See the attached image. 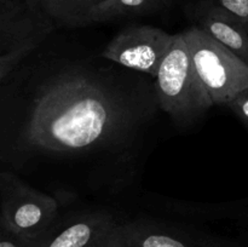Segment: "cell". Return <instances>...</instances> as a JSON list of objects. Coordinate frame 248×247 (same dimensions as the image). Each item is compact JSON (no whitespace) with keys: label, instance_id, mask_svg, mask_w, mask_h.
Listing matches in <instances>:
<instances>
[{"label":"cell","instance_id":"1","mask_svg":"<svg viewBox=\"0 0 248 247\" xmlns=\"http://www.w3.org/2000/svg\"><path fill=\"white\" fill-rule=\"evenodd\" d=\"M161 110L155 79L46 43L0 81V165L21 177L81 174L87 188L133 181Z\"/></svg>","mask_w":248,"mask_h":247},{"label":"cell","instance_id":"2","mask_svg":"<svg viewBox=\"0 0 248 247\" xmlns=\"http://www.w3.org/2000/svg\"><path fill=\"white\" fill-rule=\"evenodd\" d=\"M155 87L161 111L179 127L191 126L215 106L195 70L182 33L176 34L173 45L160 65Z\"/></svg>","mask_w":248,"mask_h":247},{"label":"cell","instance_id":"3","mask_svg":"<svg viewBox=\"0 0 248 247\" xmlns=\"http://www.w3.org/2000/svg\"><path fill=\"white\" fill-rule=\"evenodd\" d=\"M194 67L215 106H225L248 90V64L198 26L181 31Z\"/></svg>","mask_w":248,"mask_h":247},{"label":"cell","instance_id":"4","mask_svg":"<svg viewBox=\"0 0 248 247\" xmlns=\"http://www.w3.org/2000/svg\"><path fill=\"white\" fill-rule=\"evenodd\" d=\"M60 200L17 173L0 171V227L36 239L60 218Z\"/></svg>","mask_w":248,"mask_h":247},{"label":"cell","instance_id":"5","mask_svg":"<svg viewBox=\"0 0 248 247\" xmlns=\"http://www.w3.org/2000/svg\"><path fill=\"white\" fill-rule=\"evenodd\" d=\"M57 29L29 0L0 2V81L40 48Z\"/></svg>","mask_w":248,"mask_h":247},{"label":"cell","instance_id":"6","mask_svg":"<svg viewBox=\"0 0 248 247\" xmlns=\"http://www.w3.org/2000/svg\"><path fill=\"white\" fill-rule=\"evenodd\" d=\"M174 40L176 34H170L157 27L130 24L114 35L104 46L101 56L155 79Z\"/></svg>","mask_w":248,"mask_h":247},{"label":"cell","instance_id":"7","mask_svg":"<svg viewBox=\"0 0 248 247\" xmlns=\"http://www.w3.org/2000/svg\"><path fill=\"white\" fill-rule=\"evenodd\" d=\"M128 247H235L237 241L183 223L137 218L120 223Z\"/></svg>","mask_w":248,"mask_h":247},{"label":"cell","instance_id":"8","mask_svg":"<svg viewBox=\"0 0 248 247\" xmlns=\"http://www.w3.org/2000/svg\"><path fill=\"white\" fill-rule=\"evenodd\" d=\"M115 224L111 213L84 211L58 218L44 234L31 239L29 247H91Z\"/></svg>","mask_w":248,"mask_h":247},{"label":"cell","instance_id":"9","mask_svg":"<svg viewBox=\"0 0 248 247\" xmlns=\"http://www.w3.org/2000/svg\"><path fill=\"white\" fill-rule=\"evenodd\" d=\"M189 18L213 39L239 56L248 64L247 26L215 0H198L189 9Z\"/></svg>","mask_w":248,"mask_h":247},{"label":"cell","instance_id":"10","mask_svg":"<svg viewBox=\"0 0 248 247\" xmlns=\"http://www.w3.org/2000/svg\"><path fill=\"white\" fill-rule=\"evenodd\" d=\"M173 0H102L90 10L87 26L130 16H144L164 11Z\"/></svg>","mask_w":248,"mask_h":247},{"label":"cell","instance_id":"11","mask_svg":"<svg viewBox=\"0 0 248 247\" xmlns=\"http://www.w3.org/2000/svg\"><path fill=\"white\" fill-rule=\"evenodd\" d=\"M43 10L61 28H80L87 26L90 10L98 4V0H29Z\"/></svg>","mask_w":248,"mask_h":247},{"label":"cell","instance_id":"12","mask_svg":"<svg viewBox=\"0 0 248 247\" xmlns=\"http://www.w3.org/2000/svg\"><path fill=\"white\" fill-rule=\"evenodd\" d=\"M235 116L248 127V90L237 94L227 104Z\"/></svg>","mask_w":248,"mask_h":247},{"label":"cell","instance_id":"13","mask_svg":"<svg viewBox=\"0 0 248 247\" xmlns=\"http://www.w3.org/2000/svg\"><path fill=\"white\" fill-rule=\"evenodd\" d=\"M91 247H128L120 230V223L114 225L107 234H104Z\"/></svg>","mask_w":248,"mask_h":247},{"label":"cell","instance_id":"14","mask_svg":"<svg viewBox=\"0 0 248 247\" xmlns=\"http://www.w3.org/2000/svg\"><path fill=\"white\" fill-rule=\"evenodd\" d=\"M215 1L239 17L248 27V0H215Z\"/></svg>","mask_w":248,"mask_h":247},{"label":"cell","instance_id":"15","mask_svg":"<svg viewBox=\"0 0 248 247\" xmlns=\"http://www.w3.org/2000/svg\"><path fill=\"white\" fill-rule=\"evenodd\" d=\"M31 240L0 227V247H29Z\"/></svg>","mask_w":248,"mask_h":247},{"label":"cell","instance_id":"16","mask_svg":"<svg viewBox=\"0 0 248 247\" xmlns=\"http://www.w3.org/2000/svg\"><path fill=\"white\" fill-rule=\"evenodd\" d=\"M235 247H248V245H246V244H241V242L237 241L236 246H235Z\"/></svg>","mask_w":248,"mask_h":247},{"label":"cell","instance_id":"17","mask_svg":"<svg viewBox=\"0 0 248 247\" xmlns=\"http://www.w3.org/2000/svg\"><path fill=\"white\" fill-rule=\"evenodd\" d=\"M98 1H99V2H101V1H102V0H98Z\"/></svg>","mask_w":248,"mask_h":247},{"label":"cell","instance_id":"18","mask_svg":"<svg viewBox=\"0 0 248 247\" xmlns=\"http://www.w3.org/2000/svg\"><path fill=\"white\" fill-rule=\"evenodd\" d=\"M247 31H248V27H247Z\"/></svg>","mask_w":248,"mask_h":247}]
</instances>
